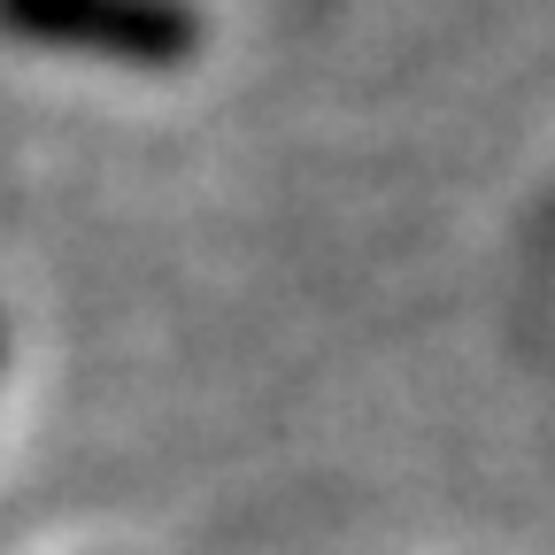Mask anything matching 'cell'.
Listing matches in <instances>:
<instances>
[{"mask_svg":"<svg viewBox=\"0 0 555 555\" xmlns=\"http://www.w3.org/2000/svg\"><path fill=\"white\" fill-rule=\"evenodd\" d=\"M0 31L24 47H78L139 69H170L201 47L185 0H0Z\"/></svg>","mask_w":555,"mask_h":555,"instance_id":"1","label":"cell"}]
</instances>
